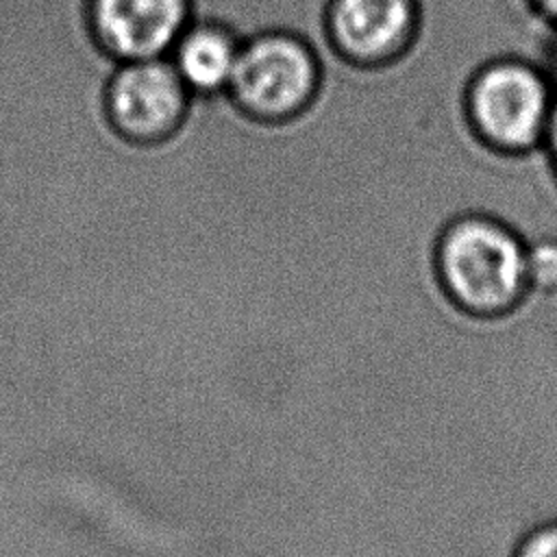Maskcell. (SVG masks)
<instances>
[{
	"instance_id": "6da1fadb",
	"label": "cell",
	"mask_w": 557,
	"mask_h": 557,
	"mask_svg": "<svg viewBox=\"0 0 557 557\" xmlns=\"http://www.w3.org/2000/svg\"><path fill=\"white\" fill-rule=\"evenodd\" d=\"M557 87L540 61L518 54L474 63L459 89L466 137L487 159L527 163L540 157Z\"/></svg>"
},
{
	"instance_id": "7c38bea8",
	"label": "cell",
	"mask_w": 557,
	"mask_h": 557,
	"mask_svg": "<svg viewBox=\"0 0 557 557\" xmlns=\"http://www.w3.org/2000/svg\"><path fill=\"white\" fill-rule=\"evenodd\" d=\"M540 63H542V67L546 70V74L550 76V81L557 87V30H548L546 33V41H544V50H542Z\"/></svg>"
},
{
	"instance_id": "277c9868",
	"label": "cell",
	"mask_w": 557,
	"mask_h": 557,
	"mask_svg": "<svg viewBox=\"0 0 557 557\" xmlns=\"http://www.w3.org/2000/svg\"><path fill=\"white\" fill-rule=\"evenodd\" d=\"M191 94L168 57L126 61L107 85V113L120 135L137 144H157L172 135Z\"/></svg>"
},
{
	"instance_id": "8992f818",
	"label": "cell",
	"mask_w": 557,
	"mask_h": 557,
	"mask_svg": "<svg viewBox=\"0 0 557 557\" xmlns=\"http://www.w3.org/2000/svg\"><path fill=\"white\" fill-rule=\"evenodd\" d=\"M94 37L115 61L168 57L191 24L189 0H89Z\"/></svg>"
},
{
	"instance_id": "7a4b0ae2",
	"label": "cell",
	"mask_w": 557,
	"mask_h": 557,
	"mask_svg": "<svg viewBox=\"0 0 557 557\" xmlns=\"http://www.w3.org/2000/svg\"><path fill=\"white\" fill-rule=\"evenodd\" d=\"M431 268L440 292L470 315H498L529 292L527 239L505 220L466 211L437 233Z\"/></svg>"
},
{
	"instance_id": "ba28073f",
	"label": "cell",
	"mask_w": 557,
	"mask_h": 557,
	"mask_svg": "<svg viewBox=\"0 0 557 557\" xmlns=\"http://www.w3.org/2000/svg\"><path fill=\"white\" fill-rule=\"evenodd\" d=\"M529 287L544 294H557V239L540 237L527 242Z\"/></svg>"
},
{
	"instance_id": "3957f363",
	"label": "cell",
	"mask_w": 557,
	"mask_h": 557,
	"mask_svg": "<svg viewBox=\"0 0 557 557\" xmlns=\"http://www.w3.org/2000/svg\"><path fill=\"white\" fill-rule=\"evenodd\" d=\"M320 65L311 46L283 30L242 41L228 96L261 122H283L300 113L318 91Z\"/></svg>"
},
{
	"instance_id": "8fae6325",
	"label": "cell",
	"mask_w": 557,
	"mask_h": 557,
	"mask_svg": "<svg viewBox=\"0 0 557 557\" xmlns=\"http://www.w3.org/2000/svg\"><path fill=\"white\" fill-rule=\"evenodd\" d=\"M540 159H542L548 176L557 185V102H555V109H553V115H550V122H548V128H546V137H544V144H542Z\"/></svg>"
},
{
	"instance_id": "9c48e42d",
	"label": "cell",
	"mask_w": 557,
	"mask_h": 557,
	"mask_svg": "<svg viewBox=\"0 0 557 557\" xmlns=\"http://www.w3.org/2000/svg\"><path fill=\"white\" fill-rule=\"evenodd\" d=\"M513 557H557V520L542 522L527 531L518 542Z\"/></svg>"
},
{
	"instance_id": "52a82bcc",
	"label": "cell",
	"mask_w": 557,
	"mask_h": 557,
	"mask_svg": "<svg viewBox=\"0 0 557 557\" xmlns=\"http://www.w3.org/2000/svg\"><path fill=\"white\" fill-rule=\"evenodd\" d=\"M242 39L226 26L215 22H191L168 59L181 81L196 96H213L228 91Z\"/></svg>"
},
{
	"instance_id": "5b68a950",
	"label": "cell",
	"mask_w": 557,
	"mask_h": 557,
	"mask_svg": "<svg viewBox=\"0 0 557 557\" xmlns=\"http://www.w3.org/2000/svg\"><path fill=\"white\" fill-rule=\"evenodd\" d=\"M420 24L418 0H331L326 35L357 65H385L403 57Z\"/></svg>"
},
{
	"instance_id": "30bf717a",
	"label": "cell",
	"mask_w": 557,
	"mask_h": 557,
	"mask_svg": "<svg viewBox=\"0 0 557 557\" xmlns=\"http://www.w3.org/2000/svg\"><path fill=\"white\" fill-rule=\"evenodd\" d=\"M516 2L535 24L544 28V33L557 30V0H516Z\"/></svg>"
}]
</instances>
